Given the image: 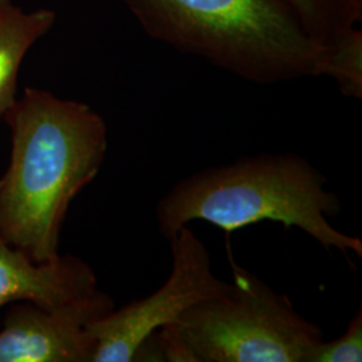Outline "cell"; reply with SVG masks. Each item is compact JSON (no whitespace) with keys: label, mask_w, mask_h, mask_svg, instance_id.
Listing matches in <instances>:
<instances>
[{"label":"cell","mask_w":362,"mask_h":362,"mask_svg":"<svg viewBox=\"0 0 362 362\" xmlns=\"http://www.w3.org/2000/svg\"><path fill=\"white\" fill-rule=\"evenodd\" d=\"M172 270L153 294L110 311L89 326L94 339L90 362L134 361L144 341L157 330L175 324L197 302L223 294L230 282L211 267L207 247L184 226L169 240Z\"/></svg>","instance_id":"5b68a950"},{"label":"cell","mask_w":362,"mask_h":362,"mask_svg":"<svg viewBox=\"0 0 362 362\" xmlns=\"http://www.w3.org/2000/svg\"><path fill=\"white\" fill-rule=\"evenodd\" d=\"M326 182L320 169L294 152L242 156L177 182L157 204L158 230L169 242L194 220L228 235L269 220L308 233L326 251L336 248L361 258V239L329 221L341 212V202Z\"/></svg>","instance_id":"7a4b0ae2"},{"label":"cell","mask_w":362,"mask_h":362,"mask_svg":"<svg viewBox=\"0 0 362 362\" xmlns=\"http://www.w3.org/2000/svg\"><path fill=\"white\" fill-rule=\"evenodd\" d=\"M299 23L325 49L348 34L362 18V0H284Z\"/></svg>","instance_id":"9c48e42d"},{"label":"cell","mask_w":362,"mask_h":362,"mask_svg":"<svg viewBox=\"0 0 362 362\" xmlns=\"http://www.w3.org/2000/svg\"><path fill=\"white\" fill-rule=\"evenodd\" d=\"M113 309V299L98 288L54 310L13 305L0 329V362H90L89 326Z\"/></svg>","instance_id":"8992f818"},{"label":"cell","mask_w":362,"mask_h":362,"mask_svg":"<svg viewBox=\"0 0 362 362\" xmlns=\"http://www.w3.org/2000/svg\"><path fill=\"white\" fill-rule=\"evenodd\" d=\"M149 37L255 83L321 77L326 49L284 0H124Z\"/></svg>","instance_id":"3957f363"},{"label":"cell","mask_w":362,"mask_h":362,"mask_svg":"<svg viewBox=\"0 0 362 362\" xmlns=\"http://www.w3.org/2000/svg\"><path fill=\"white\" fill-rule=\"evenodd\" d=\"M362 361V306L350 320L346 332L333 341L325 342L315 350L311 362Z\"/></svg>","instance_id":"8fae6325"},{"label":"cell","mask_w":362,"mask_h":362,"mask_svg":"<svg viewBox=\"0 0 362 362\" xmlns=\"http://www.w3.org/2000/svg\"><path fill=\"white\" fill-rule=\"evenodd\" d=\"M97 276L90 266L73 255L34 262L0 240V308L28 302L54 310L90 296Z\"/></svg>","instance_id":"52a82bcc"},{"label":"cell","mask_w":362,"mask_h":362,"mask_svg":"<svg viewBox=\"0 0 362 362\" xmlns=\"http://www.w3.org/2000/svg\"><path fill=\"white\" fill-rule=\"evenodd\" d=\"M230 264L233 279L223 294L197 302L156 332L161 360L311 362L322 330L233 257Z\"/></svg>","instance_id":"277c9868"},{"label":"cell","mask_w":362,"mask_h":362,"mask_svg":"<svg viewBox=\"0 0 362 362\" xmlns=\"http://www.w3.org/2000/svg\"><path fill=\"white\" fill-rule=\"evenodd\" d=\"M55 13L25 11L13 0H0V118L16 101V82L28 49L50 31Z\"/></svg>","instance_id":"ba28073f"},{"label":"cell","mask_w":362,"mask_h":362,"mask_svg":"<svg viewBox=\"0 0 362 362\" xmlns=\"http://www.w3.org/2000/svg\"><path fill=\"white\" fill-rule=\"evenodd\" d=\"M3 118L11 158L0 179V240L34 262L50 260L71 202L103 167L107 128L89 105L33 88Z\"/></svg>","instance_id":"6da1fadb"},{"label":"cell","mask_w":362,"mask_h":362,"mask_svg":"<svg viewBox=\"0 0 362 362\" xmlns=\"http://www.w3.org/2000/svg\"><path fill=\"white\" fill-rule=\"evenodd\" d=\"M322 76L333 78L345 97L362 98V33L353 28L326 49Z\"/></svg>","instance_id":"30bf717a"}]
</instances>
